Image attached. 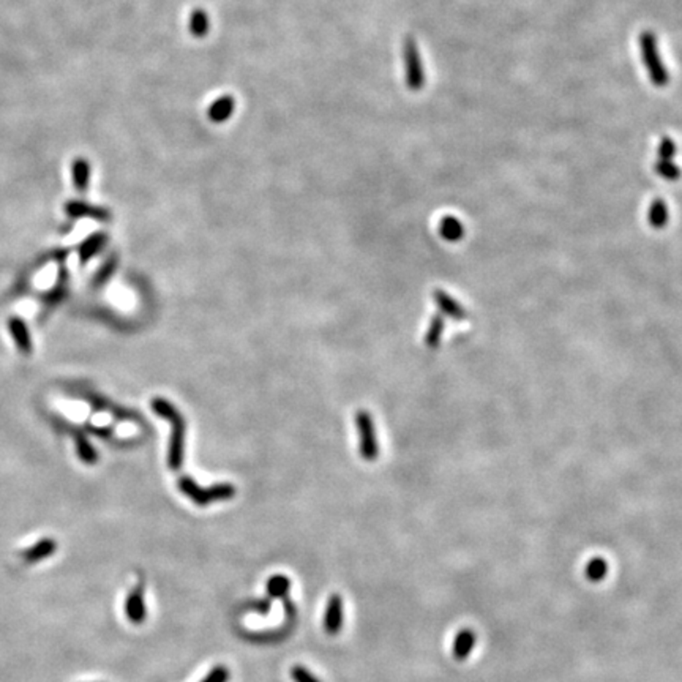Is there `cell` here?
I'll list each match as a JSON object with an SVG mask.
<instances>
[{"mask_svg":"<svg viewBox=\"0 0 682 682\" xmlns=\"http://www.w3.org/2000/svg\"><path fill=\"white\" fill-rule=\"evenodd\" d=\"M656 171L662 175L665 180H678L681 171L678 166L671 163V160H660L656 165Z\"/></svg>","mask_w":682,"mask_h":682,"instance_id":"d4e9b609","label":"cell"},{"mask_svg":"<svg viewBox=\"0 0 682 682\" xmlns=\"http://www.w3.org/2000/svg\"><path fill=\"white\" fill-rule=\"evenodd\" d=\"M659 153H660V160H671L674 157V153H676V145H674V143L670 138H664V141L660 143V147H659Z\"/></svg>","mask_w":682,"mask_h":682,"instance_id":"83f0119b","label":"cell"},{"mask_svg":"<svg viewBox=\"0 0 682 682\" xmlns=\"http://www.w3.org/2000/svg\"><path fill=\"white\" fill-rule=\"evenodd\" d=\"M75 446H76V452H78V458L82 463H86V465H95V463L98 461L97 449L92 446V442H90L82 433L76 434Z\"/></svg>","mask_w":682,"mask_h":682,"instance_id":"ac0fdd59","label":"cell"},{"mask_svg":"<svg viewBox=\"0 0 682 682\" xmlns=\"http://www.w3.org/2000/svg\"><path fill=\"white\" fill-rule=\"evenodd\" d=\"M229 676H231V674H229L228 668L223 666V665H218V666H214L207 676L204 678L201 682H228Z\"/></svg>","mask_w":682,"mask_h":682,"instance_id":"4316f807","label":"cell"},{"mask_svg":"<svg viewBox=\"0 0 682 682\" xmlns=\"http://www.w3.org/2000/svg\"><path fill=\"white\" fill-rule=\"evenodd\" d=\"M403 59L406 67V84L411 90H420L425 84V73L419 54L417 43L412 37H407L403 43Z\"/></svg>","mask_w":682,"mask_h":682,"instance_id":"277c9868","label":"cell"},{"mask_svg":"<svg viewBox=\"0 0 682 682\" xmlns=\"http://www.w3.org/2000/svg\"><path fill=\"white\" fill-rule=\"evenodd\" d=\"M125 615L128 617L131 624H144L147 617L145 599H144V588L136 586L131 590L125 600Z\"/></svg>","mask_w":682,"mask_h":682,"instance_id":"30bf717a","label":"cell"},{"mask_svg":"<svg viewBox=\"0 0 682 682\" xmlns=\"http://www.w3.org/2000/svg\"><path fill=\"white\" fill-rule=\"evenodd\" d=\"M343 617H344L343 599L340 594H334L327 602L326 613H324V630L329 635L335 637L340 634V630L343 627Z\"/></svg>","mask_w":682,"mask_h":682,"instance_id":"9c48e42d","label":"cell"},{"mask_svg":"<svg viewBox=\"0 0 682 682\" xmlns=\"http://www.w3.org/2000/svg\"><path fill=\"white\" fill-rule=\"evenodd\" d=\"M477 643V637L473 629H461L453 638L452 654L456 662H465L473 654Z\"/></svg>","mask_w":682,"mask_h":682,"instance_id":"4fadbf2b","label":"cell"},{"mask_svg":"<svg viewBox=\"0 0 682 682\" xmlns=\"http://www.w3.org/2000/svg\"><path fill=\"white\" fill-rule=\"evenodd\" d=\"M108 241H109V236L106 233H94L84 238L78 247L79 263L87 264L89 261H92L98 253H101L104 250V247L108 245Z\"/></svg>","mask_w":682,"mask_h":682,"instance_id":"8fae6325","label":"cell"},{"mask_svg":"<svg viewBox=\"0 0 682 682\" xmlns=\"http://www.w3.org/2000/svg\"><path fill=\"white\" fill-rule=\"evenodd\" d=\"M6 329L11 335L13 341H15L18 351L23 356H29L33 351V341H32V334L29 330V326L26 324V321L19 316H10L9 321H6Z\"/></svg>","mask_w":682,"mask_h":682,"instance_id":"52a82bcc","label":"cell"},{"mask_svg":"<svg viewBox=\"0 0 682 682\" xmlns=\"http://www.w3.org/2000/svg\"><path fill=\"white\" fill-rule=\"evenodd\" d=\"M57 540L53 537H43L40 539L38 542H35L32 546L27 548L26 551H23V559L29 564H35V562H41L48 558H51L53 554L57 551Z\"/></svg>","mask_w":682,"mask_h":682,"instance_id":"7c38bea8","label":"cell"},{"mask_svg":"<svg viewBox=\"0 0 682 682\" xmlns=\"http://www.w3.org/2000/svg\"><path fill=\"white\" fill-rule=\"evenodd\" d=\"M179 490L187 497L198 505V507H207L209 504L218 501H228L236 496V487L233 483H216L214 487L201 488L192 477L182 475L177 482Z\"/></svg>","mask_w":682,"mask_h":682,"instance_id":"7a4b0ae2","label":"cell"},{"mask_svg":"<svg viewBox=\"0 0 682 682\" xmlns=\"http://www.w3.org/2000/svg\"><path fill=\"white\" fill-rule=\"evenodd\" d=\"M63 209H65V214L72 218V220L89 218V220H95L100 223H108L111 220V212L108 209L94 206V204H89L86 201L70 199Z\"/></svg>","mask_w":682,"mask_h":682,"instance_id":"8992f818","label":"cell"},{"mask_svg":"<svg viewBox=\"0 0 682 682\" xmlns=\"http://www.w3.org/2000/svg\"><path fill=\"white\" fill-rule=\"evenodd\" d=\"M291 678L294 682H321L319 678H316L314 674L308 670V668L302 665H295L291 670Z\"/></svg>","mask_w":682,"mask_h":682,"instance_id":"484cf974","label":"cell"},{"mask_svg":"<svg viewBox=\"0 0 682 682\" xmlns=\"http://www.w3.org/2000/svg\"><path fill=\"white\" fill-rule=\"evenodd\" d=\"M291 589V580L285 575H273L267 581V593L270 599H281Z\"/></svg>","mask_w":682,"mask_h":682,"instance_id":"ffe728a7","label":"cell"},{"mask_svg":"<svg viewBox=\"0 0 682 682\" xmlns=\"http://www.w3.org/2000/svg\"><path fill=\"white\" fill-rule=\"evenodd\" d=\"M639 48H642V55L644 60V65L648 68L651 81L656 84V86H665L670 79L668 76L665 67L662 65V60H660L659 49H657V41L654 33L651 32H643L642 37H639Z\"/></svg>","mask_w":682,"mask_h":682,"instance_id":"3957f363","label":"cell"},{"mask_svg":"<svg viewBox=\"0 0 682 682\" xmlns=\"http://www.w3.org/2000/svg\"><path fill=\"white\" fill-rule=\"evenodd\" d=\"M668 221V209L662 199H656L649 209V223L656 228L665 226Z\"/></svg>","mask_w":682,"mask_h":682,"instance_id":"603a6c76","label":"cell"},{"mask_svg":"<svg viewBox=\"0 0 682 682\" xmlns=\"http://www.w3.org/2000/svg\"><path fill=\"white\" fill-rule=\"evenodd\" d=\"M442 332H444V319H442V316L436 314L430 322V329H428L427 336H425V341H427L428 346H430V348L438 346L441 336H442Z\"/></svg>","mask_w":682,"mask_h":682,"instance_id":"cb8c5ba5","label":"cell"},{"mask_svg":"<svg viewBox=\"0 0 682 682\" xmlns=\"http://www.w3.org/2000/svg\"><path fill=\"white\" fill-rule=\"evenodd\" d=\"M236 109V100L234 97L231 95H221L218 97L215 101H212L209 109H207V117L210 122L214 123H223L226 122L233 116V112Z\"/></svg>","mask_w":682,"mask_h":682,"instance_id":"5bb4252c","label":"cell"},{"mask_svg":"<svg viewBox=\"0 0 682 682\" xmlns=\"http://www.w3.org/2000/svg\"><path fill=\"white\" fill-rule=\"evenodd\" d=\"M210 29V21L206 10L196 9L193 10L192 16H189V32L194 35L196 38L206 37Z\"/></svg>","mask_w":682,"mask_h":682,"instance_id":"d6986e66","label":"cell"},{"mask_svg":"<svg viewBox=\"0 0 682 682\" xmlns=\"http://www.w3.org/2000/svg\"><path fill=\"white\" fill-rule=\"evenodd\" d=\"M356 424L358 428V438H361V455L363 460L375 461L378 458L379 449L376 442L375 425L370 412L358 411L356 416Z\"/></svg>","mask_w":682,"mask_h":682,"instance_id":"5b68a950","label":"cell"},{"mask_svg":"<svg viewBox=\"0 0 682 682\" xmlns=\"http://www.w3.org/2000/svg\"><path fill=\"white\" fill-rule=\"evenodd\" d=\"M117 265H119V258L116 255H111V256L104 259L103 264L98 267V270L95 272V275L92 278V287L98 290V287L106 285L108 281L112 278V275L116 273Z\"/></svg>","mask_w":682,"mask_h":682,"instance_id":"e0dca14e","label":"cell"},{"mask_svg":"<svg viewBox=\"0 0 682 682\" xmlns=\"http://www.w3.org/2000/svg\"><path fill=\"white\" fill-rule=\"evenodd\" d=\"M152 409L158 417L171 422V444L167 450V466L172 471H179L184 465L185 455V420L179 409H175L171 402L165 398H153Z\"/></svg>","mask_w":682,"mask_h":682,"instance_id":"6da1fadb","label":"cell"},{"mask_svg":"<svg viewBox=\"0 0 682 682\" xmlns=\"http://www.w3.org/2000/svg\"><path fill=\"white\" fill-rule=\"evenodd\" d=\"M434 300H436V304H438L439 310L442 313H446L447 316H450V318H455V319H465L466 318V313L458 305V302H455L444 291H441V290L436 291L434 292Z\"/></svg>","mask_w":682,"mask_h":682,"instance_id":"2e32d148","label":"cell"},{"mask_svg":"<svg viewBox=\"0 0 682 682\" xmlns=\"http://www.w3.org/2000/svg\"><path fill=\"white\" fill-rule=\"evenodd\" d=\"M68 281H70V273L67 270V267H65V264H60L59 272H57V281H55V285L51 287V290H48L43 295H41V302H43V305L46 308L57 307V305L62 304L63 300L67 299Z\"/></svg>","mask_w":682,"mask_h":682,"instance_id":"ba28073f","label":"cell"},{"mask_svg":"<svg viewBox=\"0 0 682 682\" xmlns=\"http://www.w3.org/2000/svg\"><path fill=\"white\" fill-rule=\"evenodd\" d=\"M90 174H92V167L86 158H75L72 163V180L75 188L78 189L79 193H86L87 188L90 185Z\"/></svg>","mask_w":682,"mask_h":682,"instance_id":"9a60e30c","label":"cell"},{"mask_svg":"<svg viewBox=\"0 0 682 682\" xmlns=\"http://www.w3.org/2000/svg\"><path fill=\"white\" fill-rule=\"evenodd\" d=\"M439 233L442 237L447 238L449 242H455L458 241V238H461L465 231H463L461 223L456 220V218L446 216L444 220H441L439 223Z\"/></svg>","mask_w":682,"mask_h":682,"instance_id":"44dd1931","label":"cell"},{"mask_svg":"<svg viewBox=\"0 0 682 682\" xmlns=\"http://www.w3.org/2000/svg\"><path fill=\"white\" fill-rule=\"evenodd\" d=\"M608 575V562L603 558H593L586 564V578L593 583H600Z\"/></svg>","mask_w":682,"mask_h":682,"instance_id":"7402d4cb","label":"cell"},{"mask_svg":"<svg viewBox=\"0 0 682 682\" xmlns=\"http://www.w3.org/2000/svg\"><path fill=\"white\" fill-rule=\"evenodd\" d=\"M251 608L258 611V613H269L270 611V599H267V600H259V602H255L251 605Z\"/></svg>","mask_w":682,"mask_h":682,"instance_id":"f1b7e54d","label":"cell"}]
</instances>
